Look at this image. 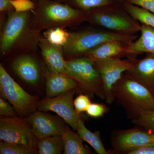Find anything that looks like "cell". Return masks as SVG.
<instances>
[{
	"instance_id": "1",
	"label": "cell",
	"mask_w": 154,
	"mask_h": 154,
	"mask_svg": "<svg viewBox=\"0 0 154 154\" xmlns=\"http://www.w3.org/2000/svg\"><path fill=\"white\" fill-rule=\"evenodd\" d=\"M33 11L17 12L13 10L7 12L0 36L2 55L15 56L36 51L41 31L33 25Z\"/></svg>"
},
{
	"instance_id": "2",
	"label": "cell",
	"mask_w": 154,
	"mask_h": 154,
	"mask_svg": "<svg viewBox=\"0 0 154 154\" xmlns=\"http://www.w3.org/2000/svg\"><path fill=\"white\" fill-rule=\"evenodd\" d=\"M33 11V25L37 30L74 27L87 22L88 12L58 0H38Z\"/></svg>"
},
{
	"instance_id": "3",
	"label": "cell",
	"mask_w": 154,
	"mask_h": 154,
	"mask_svg": "<svg viewBox=\"0 0 154 154\" xmlns=\"http://www.w3.org/2000/svg\"><path fill=\"white\" fill-rule=\"evenodd\" d=\"M115 101L131 120L154 110V95L145 86L123 73L113 86Z\"/></svg>"
},
{
	"instance_id": "4",
	"label": "cell",
	"mask_w": 154,
	"mask_h": 154,
	"mask_svg": "<svg viewBox=\"0 0 154 154\" xmlns=\"http://www.w3.org/2000/svg\"><path fill=\"white\" fill-rule=\"evenodd\" d=\"M87 12V22L94 26L126 35H136L140 31V22L130 15L121 3L96 8Z\"/></svg>"
},
{
	"instance_id": "5",
	"label": "cell",
	"mask_w": 154,
	"mask_h": 154,
	"mask_svg": "<svg viewBox=\"0 0 154 154\" xmlns=\"http://www.w3.org/2000/svg\"><path fill=\"white\" fill-rule=\"evenodd\" d=\"M137 37L136 35H124L102 28H87L69 32L68 40L63 47V54L69 59L79 57L105 42L111 40L134 41Z\"/></svg>"
},
{
	"instance_id": "6",
	"label": "cell",
	"mask_w": 154,
	"mask_h": 154,
	"mask_svg": "<svg viewBox=\"0 0 154 154\" xmlns=\"http://www.w3.org/2000/svg\"><path fill=\"white\" fill-rule=\"evenodd\" d=\"M66 64L67 75L77 81L78 91L105 100L102 78L92 60L85 56L72 58L66 60Z\"/></svg>"
},
{
	"instance_id": "7",
	"label": "cell",
	"mask_w": 154,
	"mask_h": 154,
	"mask_svg": "<svg viewBox=\"0 0 154 154\" xmlns=\"http://www.w3.org/2000/svg\"><path fill=\"white\" fill-rule=\"evenodd\" d=\"M0 94L14 107L18 116L27 118L36 111L38 98L28 94L0 64Z\"/></svg>"
},
{
	"instance_id": "8",
	"label": "cell",
	"mask_w": 154,
	"mask_h": 154,
	"mask_svg": "<svg viewBox=\"0 0 154 154\" xmlns=\"http://www.w3.org/2000/svg\"><path fill=\"white\" fill-rule=\"evenodd\" d=\"M0 140L20 144L33 151H37L38 140L33 134L26 118L2 117L0 119Z\"/></svg>"
},
{
	"instance_id": "9",
	"label": "cell",
	"mask_w": 154,
	"mask_h": 154,
	"mask_svg": "<svg viewBox=\"0 0 154 154\" xmlns=\"http://www.w3.org/2000/svg\"><path fill=\"white\" fill-rule=\"evenodd\" d=\"M137 127L113 132L110 139L113 153L129 154L138 149L154 144V132Z\"/></svg>"
},
{
	"instance_id": "10",
	"label": "cell",
	"mask_w": 154,
	"mask_h": 154,
	"mask_svg": "<svg viewBox=\"0 0 154 154\" xmlns=\"http://www.w3.org/2000/svg\"><path fill=\"white\" fill-rule=\"evenodd\" d=\"M132 57H128L124 60L121 58H110L94 61L102 78L105 100L108 105H112L115 101L112 92L113 86L122 74L131 68Z\"/></svg>"
},
{
	"instance_id": "11",
	"label": "cell",
	"mask_w": 154,
	"mask_h": 154,
	"mask_svg": "<svg viewBox=\"0 0 154 154\" xmlns=\"http://www.w3.org/2000/svg\"><path fill=\"white\" fill-rule=\"evenodd\" d=\"M78 91V89H73L53 98L46 97L39 100L37 109L43 112H55L75 131L78 121L81 119L74 106V96Z\"/></svg>"
},
{
	"instance_id": "12",
	"label": "cell",
	"mask_w": 154,
	"mask_h": 154,
	"mask_svg": "<svg viewBox=\"0 0 154 154\" xmlns=\"http://www.w3.org/2000/svg\"><path fill=\"white\" fill-rule=\"evenodd\" d=\"M33 134L38 140L54 136H61L65 121L60 116L36 110L27 117Z\"/></svg>"
},
{
	"instance_id": "13",
	"label": "cell",
	"mask_w": 154,
	"mask_h": 154,
	"mask_svg": "<svg viewBox=\"0 0 154 154\" xmlns=\"http://www.w3.org/2000/svg\"><path fill=\"white\" fill-rule=\"evenodd\" d=\"M11 67L17 76L29 85H36L41 78V69L33 53L15 55Z\"/></svg>"
},
{
	"instance_id": "14",
	"label": "cell",
	"mask_w": 154,
	"mask_h": 154,
	"mask_svg": "<svg viewBox=\"0 0 154 154\" xmlns=\"http://www.w3.org/2000/svg\"><path fill=\"white\" fill-rule=\"evenodd\" d=\"M133 41L111 40L105 42L91 50L84 56L93 61L110 58H121L124 57L132 56L129 47Z\"/></svg>"
},
{
	"instance_id": "15",
	"label": "cell",
	"mask_w": 154,
	"mask_h": 154,
	"mask_svg": "<svg viewBox=\"0 0 154 154\" xmlns=\"http://www.w3.org/2000/svg\"><path fill=\"white\" fill-rule=\"evenodd\" d=\"M147 54L141 59L132 56L131 68L125 73L145 86L154 95V55Z\"/></svg>"
},
{
	"instance_id": "16",
	"label": "cell",
	"mask_w": 154,
	"mask_h": 154,
	"mask_svg": "<svg viewBox=\"0 0 154 154\" xmlns=\"http://www.w3.org/2000/svg\"><path fill=\"white\" fill-rule=\"evenodd\" d=\"M38 46L41 50L42 56L49 71L67 75L66 60L64 58L62 47L51 44L42 36L39 38Z\"/></svg>"
},
{
	"instance_id": "17",
	"label": "cell",
	"mask_w": 154,
	"mask_h": 154,
	"mask_svg": "<svg viewBox=\"0 0 154 154\" xmlns=\"http://www.w3.org/2000/svg\"><path fill=\"white\" fill-rule=\"evenodd\" d=\"M44 75L46 97L53 98L73 89H79L77 81L67 75L51 72L47 69Z\"/></svg>"
},
{
	"instance_id": "18",
	"label": "cell",
	"mask_w": 154,
	"mask_h": 154,
	"mask_svg": "<svg viewBox=\"0 0 154 154\" xmlns=\"http://www.w3.org/2000/svg\"><path fill=\"white\" fill-rule=\"evenodd\" d=\"M141 24L140 37L131 42L130 53L131 55L144 53L154 55V28L145 24Z\"/></svg>"
},
{
	"instance_id": "19",
	"label": "cell",
	"mask_w": 154,
	"mask_h": 154,
	"mask_svg": "<svg viewBox=\"0 0 154 154\" xmlns=\"http://www.w3.org/2000/svg\"><path fill=\"white\" fill-rule=\"evenodd\" d=\"M61 136L64 145V154L92 153L91 150L84 145L82 139L79 134L72 131L66 125Z\"/></svg>"
},
{
	"instance_id": "20",
	"label": "cell",
	"mask_w": 154,
	"mask_h": 154,
	"mask_svg": "<svg viewBox=\"0 0 154 154\" xmlns=\"http://www.w3.org/2000/svg\"><path fill=\"white\" fill-rule=\"evenodd\" d=\"M76 131L82 140L89 143L97 153L109 154V152L106 150L103 145L100 132L99 131L94 132L90 131L86 127L82 119H80L78 121Z\"/></svg>"
},
{
	"instance_id": "21",
	"label": "cell",
	"mask_w": 154,
	"mask_h": 154,
	"mask_svg": "<svg viewBox=\"0 0 154 154\" xmlns=\"http://www.w3.org/2000/svg\"><path fill=\"white\" fill-rule=\"evenodd\" d=\"M64 150L62 136H54L38 140L37 152L39 154H61Z\"/></svg>"
},
{
	"instance_id": "22",
	"label": "cell",
	"mask_w": 154,
	"mask_h": 154,
	"mask_svg": "<svg viewBox=\"0 0 154 154\" xmlns=\"http://www.w3.org/2000/svg\"><path fill=\"white\" fill-rule=\"evenodd\" d=\"M58 1L67 4L74 8L86 12L96 8L119 3L118 0H58Z\"/></svg>"
},
{
	"instance_id": "23",
	"label": "cell",
	"mask_w": 154,
	"mask_h": 154,
	"mask_svg": "<svg viewBox=\"0 0 154 154\" xmlns=\"http://www.w3.org/2000/svg\"><path fill=\"white\" fill-rule=\"evenodd\" d=\"M122 5L128 14L141 24H145L154 28V14L127 2L122 3Z\"/></svg>"
},
{
	"instance_id": "24",
	"label": "cell",
	"mask_w": 154,
	"mask_h": 154,
	"mask_svg": "<svg viewBox=\"0 0 154 154\" xmlns=\"http://www.w3.org/2000/svg\"><path fill=\"white\" fill-rule=\"evenodd\" d=\"M43 35V37L51 44L63 47L68 40L69 32L64 28H56L45 30Z\"/></svg>"
},
{
	"instance_id": "25",
	"label": "cell",
	"mask_w": 154,
	"mask_h": 154,
	"mask_svg": "<svg viewBox=\"0 0 154 154\" xmlns=\"http://www.w3.org/2000/svg\"><path fill=\"white\" fill-rule=\"evenodd\" d=\"M36 153L25 146L14 143L1 141L0 143L1 154H32Z\"/></svg>"
},
{
	"instance_id": "26",
	"label": "cell",
	"mask_w": 154,
	"mask_h": 154,
	"mask_svg": "<svg viewBox=\"0 0 154 154\" xmlns=\"http://www.w3.org/2000/svg\"><path fill=\"white\" fill-rule=\"evenodd\" d=\"M134 124L154 132V110L132 120Z\"/></svg>"
},
{
	"instance_id": "27",
	"label": "cell",
	"mask_w": 154,
	"mask_h": 154,
	"mask_svg": "<svg viewBox=\"0 0 154 154\" xmlns=\"http://www.w3.org/2000/svg\"><path fill=\"white\" fill-rule=\"evenodd\" d=\"M11 5L17 12H25L35 10L36 4L32 0H11Z\"/></svg>"
},
{
	"instance_id": "28",
	"label": "cell",
	"mask_w": 154,
	"mask_h": 154,
	"mask_svg": "<svg viewBox=\"0 0 154 154\" xmlns=\"http://www.w3.org/2000/svg\"><path fill=\"white\" fill-rule=\"evenodd\" d=\"M91 103L88 95L81 94L74 100V106L77 113L80 115L81 113L86 112Z\"/></svg>"
},
{
	"instance_id": "29",
	"label": "cell",
	"mask_w": 154,
	"mask_h": 154,
	"mask_svg": "<svg viewBox=\"0 0 154 154\" xmlns=\"http://www.w3.org/2000/svg\"><path fill=\"white\" fill-rule=\"evenodd\" d=\"M108 111V107L104 104L91 103L86 112L91 117L99 118L102 117Z\"/></svg>"
},
{
	"instance_id": "30",
	"label": "cell",
	"mask_w": 154,
	"mask_h": 154,
	"mask_svg": "<svg viewBox=\"0 0 154 154\" xmlns=\"http://www.w3.org/2000/svg\"><path fill=\"white\" fill-rule=\"evenodd\" d=\"M0 115L5 117L19 116L13 105L2 97L0 98Z\"/></svg>"
},
{
	"instance_id": "31",
	"label": "cell",
	"mask_w": 154,
	"mask_h": 154,
	"mask_svg": "<svg viewBox=\"0 0 154 154\" xmlns=\"http://www.w3.org/2000/svg\"><path fill=\"white\" fill-rule=\"evenodd\" d=\"M125 2L139 6L154 14V0H126Z\"/></svg>"
},
{
	"instance_id": "32",
	"label": "cell",
	"mask_w": 154,
	"mask_h": 154,
	"mask_svg": "<svg viewBox=\"0 0 154 154\" xmlns=\"http://www.w3.org/2000/svg\"><path fill=\"white\" fill-rule=\"evenodd\" d=\"M129 154H154V144L138 149L131 152Z\"/></svg>"
},
{
	"instance_id": "33",
	"label": "cell",
	"mask_w": 154,
	"mask_h": 154,
	"mask_svg": "<svg viewBox=\"0 0 154 154\" xmlns=\"http://www.w3.org/2000/svg\"><path fill=\"white\" fill-rule=\"evenodd\" d=\"M11 0H0V12H8L14 10V7L11 5Z\"/></svg>"
},
{
	"instance_id": "34",
	"label": "cell",
	"mask_w": 154,
	"mask_h": 154,
	"mask_svg": "<svg viewBox=\"0 0 154 154\" xmlns=\"http://www.w3.org/2000/svg\"><path fill=\"white\" fill-rule=\"evenodd\" d=\"M119 2L122 4V3L125 2H126V0H118Z\"/></svg>"
},
{
	"instance_id": "35",
	"label": "cell",
	"mask_w": 154,
	"mask_h": 154,
	"mask_svg": "<svg viewBox=\"0 0 154 154\" xmlns=\"http://www.w3.org/2000/svg\"><path fill=\"white\" fill-rule=\"evenodd\" d=\"M32 1H33V2H34L36 3V2H37V1H38V0H32Z\"/></svg>"
}]
</instances>
